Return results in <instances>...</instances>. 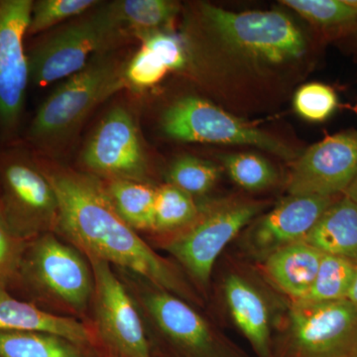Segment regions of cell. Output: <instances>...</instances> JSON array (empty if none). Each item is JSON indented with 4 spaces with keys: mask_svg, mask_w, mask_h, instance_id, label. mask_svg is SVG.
Instances as JSON below:
<instances>
[{
    "mask_svg": "<svg viewBox=\"0 0 357 357\" xmlns=\"http://www.w3.org/2000/svg\"><path fill=\"white\" fill-rule=\"evenodd\" d=\"M0 357H83L79 345L53 333L0 332Z\"/></svg>",
    "mask_w": 357,
    "mask_h": 357,
    "instance_id": "cell-22",
    "label": "cell"
},
{
    "mask_svg": "<svg viewBox=\"0 0 357 357\" xmlns=\"http://www.w3.org/2000/svg\"><path fill=\"white\" fill-rule=\"evenodd\" d=\"M126 62L112 52L98 54L59 84L32 119L26 132L28 144L45 153L65 147L98 105L128 86Z\"/></svg>",
    "mask_w": 357,
    "mask_h": 357,
    "instance_id": "cell-3",
    "label": "cell"
},
{
    "mask_svg": "<svg viewBox=\"0 0 357 357\" xmlns=\"http://www.w3.org/2000/svg\"><path fill=\"white\" fill-rule=\"evenodd\" d=\"M273 357H357V307L347 299L294 302Z\"/></svg>",
    "mask_w": 357,
    "mask_h": 357,
    "instance_id": "cell-6",
    "label": "cell"
},
{
    "mask_svg": "<svg viewBox=\"0 0 357 357\" xmlns=\"http://www.w3.org/2000/svg\"><path fill=\"white\" fill-rule=\"evenodd\" d=\"M344 196L351 199L357 204V174L356 178L352 181L351 184L347 188V191L344 192Z\"/></svg>",
    "mask_w": 357,
    "mask_h": 357,
    "instance_id": "cell-34",
    "label": "cell"
},
{
    "mask_svg": "<svg viewBox=\"0 0 357 357\" xmlns=\"http://www.w3.org/2000/svg\"><path fill=\"white\" fill-rule=\"evenodd\" d=\"M0 213L28 241L57 227L59 204L53 185L22 145L0 151Z\"/></svg>",
    "mask_w": 357,
    "mask_h": 357,
    "instance_id": "cell-5",
    "label": "cell"
},
{
    "mask_svg": "<svg viewBox=\"0 0 357 357\" xmlns=\"http://www.w3.org/2000/svg\"><path fill=\"white\" fill-rule=\"evenodd\" d=\"M176 357H178V356H176Z\"/></svg>",
    "mask_w": 357,
    "mask_h": 357,
    "instance_id": "cell-37",
    "label": "cell"
},
{
    "mask_svg": "<svg viewBox=\"0 0 357 357\" xmlns=\"http://www.w3.org/2000/svg\"><path fill=\"white\" fill-rule=\"evenodd\" d=\"M230 178L246 191H261L273 185L277 175L263 157L252 153L230 154L223 158Z\"/></svg>",
    "mask_w": 357,
    "mask_h": 357,
    "instance_id": "cell-28",
    "label": "cell"
},
{
    "mask_svg": "<svg viewBox=\"0 0 357 357\" xmlns=\"http://www.w3.org/2000/svg\"><path fill=\"white\" fill-rule=\"evenodd\" d=\"M324 253L300 241L279 249L265 259V271L272 282L294 302L307 297Z\"/></svg>",
    "mask_w": 357,
    "mask_h": 357,
    "instance_id": "cell-18",
    "label": "cell"
},
{
    "mask_svg": "<svg viewBox=\"0 0 357 357\" xmlns=\"http://www.w3.org/2000/svg\"><path fill=\"white\" fill-rule=\"evenodd\" d=\"M356 174L357 131H342L312 145L296 161L287 191L290 196L335 198Z\"/></svg>",
    "mask_w": 357,
    "mask_h": 357,
    "instance_id": "cell-13",
    "label": "cell"
},
{
    "mask_svg": "<svg viewBox=\"0 0 357 357\" xmlns=\"http://www.w3.org/2000/svg\"><path fill=\"white\" fill-rule=\"evenodd\" d=\"M282 3L319 27L351 29L357 24V0H284Z\"/></svg>",
    "mask_w": 357,
    "mask_h": 357,
    "instance_id": "cell-25",
    "label": "cell"
},
{
    "mask_svg": "<svg viewBox=\"0 0 357 357\" xmlns=\"http://www.w3.org/2000/svg\"><path fill=\"white\" fill-rule=\"evenodd\" d=\"M109 357H117V356H114V354H110V356Z\"/></svg>",
    "mask_w": 357,
    "mask_h": 357,
    "instance_id": "cell-36",
    "label": "cell"
},
{
    "mask_svg": "<svg viewBox=\"0 0 357 357\" xmlns=\"http://www.w3.org/2000/svg\"><path fill=\"white\" fill-rule=\"evenodd\" d=\"M347 300H349L354 307H357V263L356 274H354V282H352L351 290H349V296H347Z\"/></svg>",
    "mask_w": 357,
    "mask_h": 357,
    "instance_id": "cell-33",
    "label": "cell"
},
{
    "mask_svg": "<svg viewBox=\"0 0 357 357\" xmlns=\"http://www.w3.org/2000/svg\"><path fill=\"white\" fill-rule=\"evenodd\" d=\"M82 162L89 172L107 180L144 183L146 153L137 124L128 109L115 107L103 116L84 148Z\"/></svg>",
    "mask_w": 357,
    "mask_h": 357,
    "instance_id": "cell-12",
    "label": "cell"
},
{
    "mask_svg": "<svg viewBox=\"0 0 357 357\" xmlns=\"http://www.w3.org/2000/svg\"><path fill=\"white\" fill-rule=\"evenodd\" d=\"M3 331L53 333L79 347L89 344L93 338L88 326L77 319L42 311L0 287V332Z\"/></svg>",
    "mask_w": 357,
    "mask_h": 357,
    "instance_id": "cell-17",
    "label": "cell"
},
{
    "mask_svg": "<svg viewBox=\"0 0 357 357\" xmlns=\"http://www.w3.org/2000/svg\"><path fill=\"white\" fill-rule=\"evenodd\" d=\"M262 208L257 202L243 199L217 204L199 213L194 222L175 232L165 248L197 283L206 286L223 249L259 215Z\"/></svg>",
    "mask_w": 357,
    "mask_h": 357,
    "instance_id": "cell-8",
    "label": "cell"
},
{
    "mask_svg": "<svg viewBox=\"0 0 357 357\" xmlns=\"http://www.w3.org/2000/svg\"><path fill=\"white\" fill-rule=\"evenodd\" d=\"M199 213L192 196L168 183L156 190L153 230L177 232L194 222Z\"/></svg>",
    "mask_w": 357,
    "mask_h": 357,
    "instance_id": "cell-24",
    "label": "cell"
},
{
    "mask_svg": "<svg viewBox=\"0 0 357 357\" xmlns=\"http://www.w3.org/2000/svg\"><path fill=\"white\" fill-rule=\"evenodd\" d=\"M352 34H354V38H356L357 42V24L354 26V27L351 28Z\"/></svg>",
    "mask_w": 357,
    "mask_h": 357,
    "instance_id": "cell-35",
    "label": "cell"
},
{
    "mask_svg": "<svg viewBox=\"0 0 357 357\" xmlns=\"http://www.w3.org/2000/svg\"><path fill=\"white\" fill-rule=\"evenodd\" d=\"M189 68L222 89H264L300 68L309 39L278 10L234 13L199 3L184 36Z\"/></svg>",
    "mask_w": 357,
    "mask_h": 357,
    "instance_id": "cell-1",
    "label": "cell"
},
{
    "mask_svg": "<svg viewBox=\"0 0 357 357\" xmlns=\"http://www.w3.org/2000/svg\"><path fill=\"white\" fill-rule=\"evenodd\" d=\"M33 0H0V138L17 135L30 84L27 36Z\"/></svg>",
    "mask_w": 357,
    "mask_h": 357,
    "instance_id": "cell-10",
    "label": "cell"
},
{
    "mask_svg": "<svg viewBox=\"0 0 357 357\" xmlns=\"http://www.w3.org/2000/svg\"><path fill=\"white\" fill-rule=\"evenodd\" d=\"M218 177L220 170L215 164L194 156L175 160L168 172L169 184L192 197L210 192Z\"/></svg>",
    "mask_w": 357,
    "mask_h": 357,
    "instance_id": "cell-27",
    "label": "cell"
},
{
    "mask_svg": "<svg viewBox=\"0 0 357 357\" xmlns=\"http://www.w3.org/2000/svg\"><path fill=\"white\" fill-rule=\"evenodd\" d=\"M114 2L128 36L140 37L154 32H169L177 18L180 6L169 0H119Z\"/></svg>",
    "mask_w": 357,
    "mask_h": 357,
    "instance_id": "cell-20",
    "label": "cell"
},
{
    "mask_svg": "<svg viewBox=\"0 0 357 357\" xmlns=\"http://www.w3.org/2000/svg\"><path fill=\"white\" fill-rule=\"evenodd\" d=\"M169 70L158 57L141 46L132 58L126 62V77L128 86L149 89L158 84Z\"/></svg>",
    "mask_w": 357,
    "mask_h": 357,
    "instance_id": "cell-32",
    "label": "cell"
},
{
    "mask_svg": "<svg viewBox=\"0 0 357 357\" xmlns=\"http://www.w3.org/2000/svg\"><path fill=\"white\" fill-rule=\"evenodd\" d=\"M114 2H100L86 13L40 36L27 49L30 83L37 86L66 79L91 58L128 38Z\"/></svg>",
    "mask_w": 357,
    "mask_h": 357,
    "instance_id": "cell-4",
    "label": "cell"
},
{
    "mask_svg": "<svg viewBox=\"0 0 357 357\" xmlns=\"http://www.w3.org/2000/svg\"><path fill=\"white\" fill-rule=\"evenodd\" d=\"M144 305L161 333L180 351L178 357H248L178 296L157 289L145 296Z\"/></svg>",
    "mask_w": 357,
    "mask_h": 357,
    "instance_id": "cell-14",
    "label": "cell"
},
{
    "mask_svg": "<svg viewBox=\"0 0 357 357\" xmlns=\"http://www.w3.org/2000/svg\"><path fill=\"white\" fill-rule=\"evenodd\" d=\"M223 294L230 314L258 357H273L271 319L266 302L250 283L231 274L223 284Z\"/></svg>",
    "mask_w": 357,
    "mask_h": 357,
    "instance_id": "cell-16",
    "label": "cell"
},
{
    "mask_svg": "<svg viewBox=\"0 0 357 357\" xmlns=\"http://www.w3.org/2000/svg\"><path fill=\"white\" fill-rule=\"evenodd\" d=\"M335 199L337 197H288L249 229L246 246L255 256L266 259L275 251L304 241Z\"/></svg>",
    "mask_w": 357,
    "mask_h": 357,
    "instance_id": "cell-15",
    "label": "cell"
},
{
    "mask_svg": "<svg viewBox=\"0 0 357 357\" xmlns=\"http://www.w3.org/2000/svg\"><path fill=\"white\" fill-rule=\"evenodd\" d=\"M161 128L167 136L183 142L248 145L282 159L297 157L283 141L199 96H183L169 105Z\"/></svg>",
    "mask_w": 357,
    "mask_h": 357,
    "instance_id": "cell-7",
    "label": "cell"
},
{
    "mask_svg": "<svg viewBox=\"0 0 357 357\" xmlns=\"http://www.w3.org/2000/svg\"><path fill=\"white\" fill-rule=\"evenodd\" d=\"M356 268V262L324 253L318 274L303 302L323 303L347 299Z\"/></svg>",
    "mask_w": 357,
    "mask_h": 357,
    "instance_id": "cell-23",
    "label": "cell"
},
{
    "mask_svg": "<svg viewBox=\"0 0 357 357\" xmlns=\"http://www.w3.org/2000/svg\"><path fill=\"white\" fill-rule=\"evenodd\" d=\"M29 241L18 236L0 213V287L7 288L20 276Z\"/></svg>",
    "mask_w": 357,
    "mask_h": 357,
    "instance_id": "cell-30",
    "label": "cell"
},
{
    "mask_svg": "<svg viewBox=\"0 0 357 357\" xmlns=\"http://www.w3.org/2000/svg\"><path fill=\"white\" fill-rule=\"evenodd\" d=\"M18 277L77 311L88 306L93 297L91 265L76 248L50 231L30 239Z\"/></svg>",
    "mask_w": 357,
    "mask_h": 357,
    "instance_id": "cell-9",
    "label": "cell"
},
{
    "mask_svg": "<svg viewBox=\"0 0 357 357\" xmlns=\"http://www.w3.org/2000/svg\"><path fill=\"white\" fill-rule=\"evenodd\" d=\"M303 241L357 263V204L344 195L335 199Z\"/></svg>",
    "mask_w": 357,
    "mask_h": 357,
    "instance_id": "cell-19",
    "label": "cell"
},
{
    "mask_svg": "<svg viewBox=\"0 0 357 357\" xmlns=\"http://www.w3.org/2000/svg\"><path fill=\"white\" fill-rule=\"evenodd\" d=\"M102 1L98 0H36L33 1L27 36L43 34L77 17Z\"/></svg>",
    "mask_w": 357,
    "mask_h": 357,
    "instance_id": "cell-26",
    "label": "cell"
},
{
    "mask_svg": "<svg viewBox=\"0 0 357 357\" xmlns=\"http://www.w3.org/2000/svg\"><path fill=\"white\" fill-rule=\"evenodd\" d=\"M141 46L153 52L170 72H181L189 68L190 60L183 37L162 31L140 37Z\"/></svg>",
    "mask_w": 357,
    "mask_h": 357,
    "instance_id": "cell-31",
    "label": "cell"
},
{
    "mask_svg": "<svg viewBox=\"0 0 357 357\" xmlns=\"http://www.w3.org/2000/svg\"><path fill=\"white\" fill-rule=\"evenodd\" d=\"M93 276V305L98 335L117 357H152L142 321L109 263L86 256Z\"/></svg>",
    "mask_w": 357,
    "mask_h": 357,
    "instance_id": "cell-11",
    "label": "cell"
},
{
    "mask_svg": "<svg viewBox=\"0 0 357 357\" xmlns=\"http://www.w3.org/2000/svg\"><path fill=\"white\" fill-rule=\"evenodd\" d=\"M44 172L58 199L56 229L77 249L130 270L160 290L192 299L191 289L177 270L119 215L95 176L65 169Z\"/></svg>",
    "mask_w": 357,
    "mask_h": 357,
    "instance_id": "cell-2",
    "label": "cell"
},
{
    "mask_svg": "<svg viewBox=\"0 0 357 357\" xmlns=\"http://www.w3.org/2000/svg\"><path fill=\"white\" fill-rule=\"evenodd\" d=\"M103 187L115 210L131 227L153 230L156 190L129 180H107Z\"/></svg>",
    "mask_w": 357,
    "mask_h": 357,
    "instance_id": "cell-21",
    "label": "cell"
},
{
    "mask_svg": "<svg viewBox=\"0 0 357 357\" xmlns=\"http://www.w3.org/2000/svg\"><path fill=\"white\" fill-rule=\"evenodd\" d=\"M337 93L330 86L309 83L300 86L294 96V109L306 121L323 122L337 109Z\"/></svg>",
    "mask_w": 357,
    "mask_h": 357,
    "instance_id": "cell-29",
    "label": "cell"
}]
</instances>
